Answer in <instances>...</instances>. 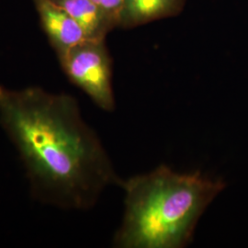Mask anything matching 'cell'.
I'll return each instance as SVG.
<instances>
[{
	"instance_id": "52a82bcc",
	"label": "cell",
	"mask_w": 248,
	"mask_h": 248,
	"mask_svg": "<svg viewBox=\"0 0 248 248\" xmlns=\"http://www.w3.org/2000/svg\"><path fill=\"white\" fill-rule=\"evenodd\" d=\"M104 13L112 26H119L125 0H92Z\"/></svg>"
},
{
	"instance_id": "6da1fadb",
	"label": "cell",
	"mask_w": 248,
	"mask_h": 248,
	"mask_svg": "<svg viewBox=\"0 0 248 248\" xmlns=\"http://www.w3.org/2000/svg\"><path fill=\"white\" fill-rule=\"evenodd\" d=\"M0 128L16 151L38 203L86 212L124 179L78 100L38 86L0 85Z\"/></svg>"
},
{
	"instance_id": "5b68a950",
	"label": "cell",
	"mask_w": 248,
	"mask_h": 248,
	"mask_svg": "<svg viewBox=\"0 0 248 248\" xmlns=\"http://www.w3.org/2000/svg\"><path fill=\"white\" fill-rule=\"evenodd\" d=\"M76 20L90 41L105 40L114 27L92 0H53Z\"/></svg>"
},
{
	"instance_id": "8992f818",
	"label": "cell",
	"mask_w": 248,
	"mask_h": 248,
	"mask_svg": "<svg viewBox=\"0 0 248 248\" xmlns=\"http://www.w3.org/2000/svg\"><path fill=\"white\" fill-rule=\"evenodd\" d=\"M184 2L185 0H125L119 26H137L176 15Z\"/></svg>"
},
{
	"instance_id": "3957f363",
	"label": "cell",
	"mask_w": 248,
	"mask_h": 248,
	"mask_svg": "<svg viewBox=\"0 0 248 248\" xmlns=\"http://www.w3.org/2000/svg\"><path fill=\"white\" fill-rule=\"evenodd\" d=\"M66 78L106 112L115 110L112 61L105 40L89 41L57 56Z\"/></svg>"
},
{
	"instance_id": "277c9868",
	"label": "cell",
	"mask_w": 248,
	"mask_h": 248,
	"mask_svg": "<svg viewBox=\"0 0 248 248\" xmlns=\"http://www.w3.org/2000/svg\"><path fill=\"white\" fill-rule=\"evenodd\" d=\"M50 45L56 56L90 41L78 23L53 0H32Z\"/></svg>"
},
{
	"instance_id": "7a4b0ae2",
	"label": "cell",
	"mask_w": 248,
	"mask_h": 248,
	"mask_svg": "<svg viewBox=\"0 0 248 248\" xmlns=\"http://www.w3.org/2000/svg\"><path fill=\"white\" fill-rule=\"evenodd\" d=\"M123 221L112 245L118 248H183L193 239L208 206L224 187L201 171L178 173L161 165L123 180Z\"/></svg>"
}]
</instances>
